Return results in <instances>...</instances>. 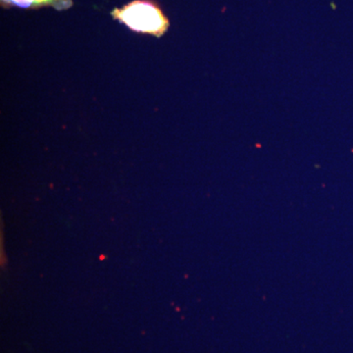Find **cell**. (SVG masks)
<instances>
[{
	"label": "cell",
	"mask_w": 353,
	"mask_h": 353,
	"mask_svg": "<svg viewBox=\"0 0 353 353\" xmlns=\"http://www.w3.org/2000/svg\"><path fill=\"white\" fill-rule=\"evenodd\" d=\"M113 19L127 26L131 31L150 36H163L170 22L154 0H132L111 11Z\"/></svg>",
	"instance_id": "1"
},
{
	"label": "cell",
	"mask_w": 353,
	"mask_h": 353,
	"mask_svg": "<svg viewBox=\"0 0 353 353\" xmlns=\"http://www.w3.org/2000/svg\"><path fill=\"white\" fill-rule=\"evenodd\" d=\"M3 8L39 9L52 7L55 10L64 11L74 6V0H0Z\"/></svg>",
	"instance_id": "2"
}]
</instances>
